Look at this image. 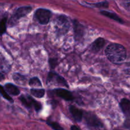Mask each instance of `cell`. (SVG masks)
<instances>
[{"label":"cell","mask_w":130,"mask_h":130,"mask_svg":"<svg viewBox=\"0 0 130 130\" xmlns=\"http://www.w3.org/2000/svg\"><path fill=\"white\" fill-rule=\"evenodd\" d=\"M105 54L108 59L114 63H121L126 58V51L124 46L119 44L113 43L107 47Z\"/></svg>","instance_id":"cell-1"},{"label":"cell","mask_w":130,"mask_h":130,"mask_svg":"<svg viewBox=\"0 0 130 130\" xmlns=\"http://www.w3.org/2000/svg\"><path fill=\"white\" fill-rule=\"evenodd\" d=\"M55 27L57 31L60 34H64L69 30L70 27V23L69 19L66 17L61 15L58 17L55 20Z\"/></svg>","instance_id":"cell-2"},{"label":"cell","mask_w":130,"mask_h":130,"mask_svg":"<svg viewBox=\"0 0 130 130\" xmlns=\"http://www.w3.org/2000/svg\"><path fill=\"white\" fill-rule=\"evenodd\" d=\"M85 120L88 125L91 128L99 130L102 129L104 128V125L101 121L97 118L96 115L93 113H85Z\"/></svg>","instance_id":"cell-3"},{"label":"cell","mask_w":130,"mask_h":130,"mask_svg":"<svg viewBox=\"0 0 130 130\" xmlns=\"http://www.w3.org/2000/svg\"><path fill=\"white\" fill-rule=\"evenodd\" d=\"M35 17L40 24L44 25L49 22L51 17V11L46 9H38L36 11Z\"/></svg>","instance_id":"cell-4"},{"label":"cell","mask_w":130,"mask_h":130,"mask_svg":"<svg viewBox=\"0 0 130 130\" xmlns=\"http://www.w3.org/2000/svg\"><path fill=\"white\" fill-rule=\"evenodd\" d=\"M32 8L30 6H24V7L19 8L17 9L14 15H13L12 17L10 19V23L11 24H14L20 18L24 17V16L27 15L30 11H31Z\"/></svg>","instance_id":"cell-5"},{"label":"cell","mask_w":130,"mask_h":130,"mask_svg":"<svg viewBox=\"0 0 130 130\" xmlns=\"http://www.w3.org/2000/svg\"><path fill=\"white\" fill-rule=\"evenodd\" d=\"M20 100H21L22 104L27 107L31 108L32 107H33L36 111H39L41 109V105L30 96H22L20 98Z\"/></svg>","instance_id":"cell-6"},{"label":"cell","mask_w":130,"mask_h":130,"mask_svg":"<svg viewBox=\"0 0 130 130\" xmlns=\"http://www.w3.org/2000/svg\"><path fill=\"white\" fill-rule=\"evenodd\" d=\"M48 82H54L55 83L58 84V85L68 86L66 80H65L63 77L58 76V75L56 74L55 73H53V72H50V73L48 74Z\"/></svg>","instance_id":"cell-7"},{"label":"cell","mask_w":130,"mask_h":130,"mask_svg":"<svg viewBox=\"0 0 130 130\" xmlns=\"http://www.w3.org/2000/svg\"><path fill=\"white\" fill-rule=\"evenodd\" d=\"M54 91L57 96L67 100V101H70L73 99V96H72V93L70 91L64 90V89H57V90H54Z\"/></svg>","instance_id":"cell-8"},{"label":"cell","mask_w":130,"mask_h":130,"mask_svg":"<svg viewBox=\"0 0 130 130\" xmlns=\"http://www.w3.org/2000/svg\"><path fill=\"white\" fill-rule=\"evenodd\" d=\"M70 112H71V114L73 116L74 119L77 122H80L83 119V112L81 110H79L77 108L75 107L74 106L71 105L69 108Z\"/></svg>","instance_id":"cell-9"},{"label":"cell","mask_w":130,"mask_h":130,"mask_svg":"<svg viewBox=\"0 0 130 130\" xmlns=\"http://www.w3.org/2000/svg\"><path fill=\"white\" fill-rule=\"evenodd\" d=\"M121 108L124 115L127 117H130V100L124 99L121 101Z\"/></svg>","instance_id":"cell-10"},{"label":"cell","mask_w":130,"mask_h":130,"mask_svg":"<svg viewBox=\"0 0 130 130\" xmlns=\"http://www.w3.org/2000/svg\"><path fill=\"white\" fill-rule=\"evenodd\" d=\"M5 88L6 92H8L10 95H15L16 96V95H19V93H20V91L18 89V88L11 83L6 84L5 85Z\"/></svg>","instance_id":"cell-11"},{"label":"cell","mask_w":130,"mask_h":130,"mask_svg":"<svg viewBox=\"0 0 130 130\" xmlns=\"http://www.w3.org/2000/svg\"><path fill=\"white\" fill-rule=\"evenodd\" d=\"M84 32V28L81 24H79L77 21L74 22V32L76 39H79L83 36Z\"/></svg>","instance_id":"cell-12"},{"label":"cell","mask_w":130,"mask_h":130,"mask_svg":"<svg viewBox=\"0 0 130 130\" xmlns=\"http://www.w3.org/2000/svg\"><path fill=\"white\" fill-rule=\"evenodd\" d=\"M105 44V40L103 38H99L94 41L92 44V50L95 52H97L103 48Z\"/></svg>","instance_id":"cell-13"},{"label":"cell","mask_w":130,"mask_h":130,"mask_svg":"<svg viewBox=\"0 0 130 130\" xmlns=\"http://www.w3.org/2000/svg\"><path fill=\"white\" fill-rule=\"evenodd\" d=\"M10 69V66L8 62L5 59V57L0 56V69L3 72H7Z\"/></svg>","instance_id":"cell-14"},{"label":"cell","mask_w":130,"mask_h":130,"mask_svg":"<svg viewBox=\"0 0 130 130\" xmlns=\"http://www.w3.org/2000/svg\"><path fill=\"white\" fill-rule=\"evenodd\" d=\"M101 13L102 14V15H105V16L107 17L110 18V19H113V20H116V21L118 22H120V23L123 22L122 19H120V18H119L116 14L114 13L109 12V11H102Z\"/></svg>","instance_id":"cell-15"},{"label":"cell","mask_w":130,"mask_h":130,"mask_svg":"<svg viewBox=\"0 0 130 130\" xmlns=\"http://www.w3.org/2000/svg\"><path fill=\"white\" fill-rule=\"evenodd\" d=\"M13 77V79L15 80V82L18 84H20V85H24L26 81L25 77L22 75L19 74H14Z\"/></svg>","instance_id":"cell-16"},{"label":"cell","mask_w":130,"mask_h":130,"mask_svg":"<svg viewBox=\"0 0 130 130\" xmlns=\"http://www.w3.org/2000/svg\"><path fill=\"white\" fill-rule=\"evenodd\" d=\"M32 95H34V96L38 98H42L44 95V90H39V89H32L30 90Z\"/></svg>","instance_id":"cell-17"},{"label":"cell","mask_w":130,"mask_h":130,"mask_svg":"<svg viewBox=\"0 0 130 130\" xmlns=\"http://www.w3.org/2000/svg\"><path fill=\"white\" fill-rule=\"evenodd\" d=\"M0 93L1 94V95H2L5 99H6V100H8V101L11 102H13L12 99L10 97V96H9V95L8 94V93L6 92V90H5V89H4V88L3 87V86H1V85H0Z\"/></svg>","instance_id":"cell-18"},{"label":"cell","mask_w":130,"mask_h":130,"mask_svg":"<svg viewBox=\"0 0 130 130\" xmlns=\"http://www.w3.org/2000/svg\"><path fill=\"white\" fill-rule=\"evenodd\" d=\"M29 85L32 86H41V83L38 77H33L29 81Z\"/></svg>","instance_id":"cell-19"},{"label":"cell","mask_w":130,"mask_h":130,"mask_svg":"<svg viewBox=\"0 0 130 130\" xmlns=\"http://www.w3.org/2000/svg\"><path fill=\"white\" fill-rule=\"evenodd\" d=\"M48 124L49 126H50L54 130H63V128H62V126L59 124L56 123V122L48 121Z\"/></svg>","instance_id":"cell-20"},{"label":"cell","mask_w":130,"mask_h":130,"mask_svg":"<svg viewBox=\"0 0 130 130\" xmlns=\"http://www.w3.org/2000/svg\"><path fill=\"white\" fill-rule=\"evenodd\" d=\"M6 19H3L0 22V34L2 35L6 31Z\"/></svg>","instance_id":"cell-21"},{"label":"cell","mask_w":130,"mask_h":130,"mask_svg":"<svg viewBox=\"0 0 130 130\" xmlns=\"http://www.w3.org/2000/svg\"><path fill=\"white\" fill-rule=\"evenodd\" d=\"M123 2L124 8L130 11V0H123Z\"/></svg>","instance_id":"cell-22"},{"label":"cell","mask_w":130,"mask_h":130,"mask_svg":"<svg viewBox=\"0 0 130 130\" xmlns=\"http://www.w3.org/2000/svg\"><path fill=\"white\" fill-rule=\"evenodd\" d=\"M124 71L126 72V73L130 75V62L126 64L125 69H124Z\"/></svg>","instance_id":"cell-23"},{"label":"cell","mask_w":130,"mask_h":130,"mask_svg":"<svg viewBox=\"0 0 130 130\" xmlns=\"http://www.w3.org/2000/svg\"><path fill=\"white\" fill-rule=\"evenodd\" d=\"M56 60L53 59V60H52L51 59L50 60V64L51 67H55V65H56Z\"/></svg>","instance_id":"cell-24"},{"label":"cell","mask_w":130,"mask_h":130,"mask_svg":"<svg viewBox=\"0 0 130 130\" xmlns=\"http://www.w3.org/2000/svg\"><path fill=\"white\" fill-rule=\"evenodd\" d=\"M71 129V130H79V129L76 126H72Z\"/></svg>","instance_id":"cell-25"},{"label":"cell","mask_w":130,"mask_h":130,"mask_svg":"<svg viewBox=\"0 0 130 130\" xmlns=\"http://www.w3.org/2000/svg\"><path fill=\"white\" fill-rule=\"evenodd\" d=\"M4 79V76L0 72V81H1V80H3Z\"/></svg>","instance_id":"cell-26"},{"label":"cell","mask_w":130,"mask_h":130,"mask_svg":"<svg viewBox=\"0 0 130 130\" xmlns=\"http://www.w3.org/2000/svg\"><path fill=\"white\" fill-rule=\"evenodd\" d=\"M115 130H121V129H115Z\"/></svg>","instance_id":"cell-27"}]
</instances>
